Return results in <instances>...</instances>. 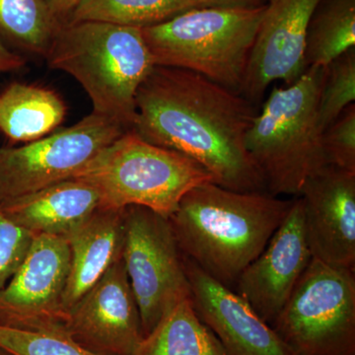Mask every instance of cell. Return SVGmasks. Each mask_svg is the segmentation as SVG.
<instances>
[{
    "instance_id": "obj_2",
    "label": "cell",
    "mask_w": 355,
    "mask_h": 355,
    "mask_svg": "<svg viewBox=\"0 0 355 355\" xmlns=\"http://www.w3.org/2000/svg\"><path fill=\"white\" fill-rule=\"evenodd\" d=\"M292 202L266 191H236L205 183L184 196L169 221L184 257L234 291L240 275L265 249Z\"/></svg>"
},
{
    "instance_id": "obj_4",
    "label": "cell",
    "mask_w": 355,
    "mask_h": 355,
    "mask_svg": "<svg viewBox=\"0 0 355 355\" xmlns=\"http://www.w3.org/2000/svg\"><path fill=\"white\" fill-rule=\"evenodd\" d=\"M324 67H310L286 87L275 86L248 130L245 146L275 197L299 196L306 180L328 165L320 123Z\"/></svg>"
},
{
    "instance_id": "obj_13",
    "label": "cell",
    "mask_w": 355,
    "mask_h": 355,
    "mask_svg": "<svg viewBox=\"0 0 355 355\" xmlns=\"http://www.w3.org/2000/svg\"><path fill=\"white\" fill-rule=\"evenodd\" d=\"M312 259L298 197L263 252L243 270L234 291L272 326Z\"/></svg>"
},
{
    "instance_id": "obj_29",
    "label": "cell",
    "mask_w": 355,
    "mask_h": 355,
    "mask_svg": "<svg viewBox=\"0 0 355 355\" xmlns=\"http://www.w3.org/2000/svg\"><path fill=\"white\" fill-rule=\"evenodd\" d=\"M46 6L60 23L67 22L70 14L81 0H44Z\"/></svg>"
},
{
    "instance_id": "obj_7",
    "label": "cell",
    "mask_w": 355,
    "mask_h": 355,
    "mask_svg": "<svg viewBox=\"0 0 355 355\" xmlns=\"http://www.w3.org/2000/svg\"><path fill=\"white\" fill-rule=\"evenodd\" d=\"M272 327L293 355H355L354 270L312 259Z\"/></svg>"
},
{
    "instance_id": "obj_30",
    "label": "cell",
    "mask_w": 355,
    "mask_h": 355,
    "mask_svg": "<svg viewBox=\"0 0 355 355\" xmlns=\"http://www.w3.org/2000/svg\"><path fill=\"white\" fill-rule=\"evenodd\" d=\"M0 355H9V354H7L6 352H3V350L0 349Z\"/></svg>"
},
{
    "instance_id": "obj_8",
    "label": "cell",
    "mask_w": 355,
    "mask_h": 355,
    "mask_svg": "<svg viewBox=\"0 0 355 355\" xmlns=\"http://www.w3.org/2000/svg\"><path fill=\"white\" fill-rule=\"evenodd\" d=\"M123 260L139 306L144 338L166 311L191 297L190 282L169 218L139 205L123 210Z\"/></svg>"
},
{
    "instance_id": "obj_19",
    "label": "cell",
    "mask_w": 355,
    "mask_h": 355,
    "mask_svg": "<svg viewBox=\"0 0 355 355\" xmlns=\"http://www.w3.org/2000/svg\"><path fill=\"white\" fill-rule=\"evenodd\" d=\"M133 355H226L218 338L193 308L191 297L169 308Z\"/></svg>"
},
{
    "instance_id": "obj_18",
    "label": "cell",
    "mask_w": 355,
    "mask_h": 355,
    "mask_svg": "<svg viewBox=\"0 0 355 355\" xmlns=\"http://www.w3.org/2000/svg\"><path fill=\"white\" fill-rule=\"evenodd\" d=\"M67 106L50 89L12 83L0 94V132L15 142H29L55 132Z\"/></svg>"
},
{
    "instance_id": "obj_31",
    "label": "cell",
    "mask_w": 355,
    "mask_h": 355,
    "mask_svg": "<svg viewBox=\"0 0 355 355\" xmlns=\"http://www.w3.org/2000/svg\"><path fill=\"white\" fill-rule=\"evenodd\" d=\"M270 0H268V2H270Z\"/></svg>"
},
{
    "instance_id": "obj_1",
    "label": "cell",
    "mask_w": 355,
    "mask_h": 355,
    "mask_svg": "<svg viewBox=\"0 0 355 355\" xmlns=\"http://www.w3.org/2000/svg\"><path fill=\"white\" fill-rule=\"evenodd\" d=\"M133 132L193 159L214 184L236 191H266L245 146L256 105L196 72L154 67L137 90ZM268 193V191H266Z\"/></svg>"
},
{
    "instance_id": "obj_3",
    "label": "cell",
    "mask_w": 355,
    "mask_h": 355,
    "mask_svg": "<svg viewBox=\"0 0 355 355\" xmlns=\"http://www.w3.org/2000/svg\"><path fill=\"white\" fill-rule=\"evenodd\" d=\"M83 86L93 113L130 130L137 90L154 65L141 29L79 21L60 25L44 57Z\"/></svg>"
},
{
    "instance_id": "obj_23",
    "label": "cell",
    "mask_w": 355,
    "mask_h": 355,
    "mask_svg": "<svg viewBox=\"0 0 355 355\" xmlns=\"http://www.w3.org/2000/svg\"><path fill=\"white\" fill-rule=\"evenodd\" d=\"M0 349L9 355H101L84 347L62 324L37 328L0 324Z\"/></svg>"
},
{
    "instance_id": "obj_16",
    "label": "cell",
    "mask_w": 355,
    "mask_h": 355,
    "mask_svg": "<svg viewBox=\"0 0 355 355\" xmlns=\"http://www.w3.org/2000/svg\"><path fill=\"white\" fill-rule=\"evenodd\" d=\"M101 207L92 184L69 179L0 205L11 221L33 235L67 238Z\"/></svg>"
},
{
    "instance_id": "obj_6",
    "label": "cell",
    "mask_w": 355,
    "mask_h": 355,
    "mask_svg": "<svg viewBox=\"0 0 355 355\" xmlns=\"http://www.w3.org/2000/svg\"><path fill=\"white\" fill-rule=\"evenodd\" d=\"M100 193L101 207L139 205L169 218L191 189L214 183L205 167L184 154L150 144L128 130L76 176Z\"/></svg>"
},
{
    "instance_id": "obj_11",
    "label": "cell",
    "mask_w": 355,
    "mask_h": 355,
    "mask_svg": "<svg viewBox=\"0 0 355 355\" xmlns=\"http://www.w3.org/2000/svg\"><path fill=\"white\" fill-rule=\"evenodd\" d=\"M64 328L96 354H135L144 333L123 257L70 308Z\"/></svg>"
},
{
    "instance_id": "obj_26",
    "label": "cell",
    "mask_w": 355,
    "mask_h": 355,
    "mask_svg": "<svg viewBox=\"0 0 355 355\" xmlns=\"http://www.w3.org/2000/svg\"><path fill=\"white\" fill-rule=\"evenodd\" d=\"M34 237L0 209V289L6 286L19 268Z\"/></svg>"
},
{
    "instance_id": "obj_12",
    "label": "cell",
    "mask_w": 355,
    "mask_h": 355,
    "mask_svg": "<svg viewBox=\"0 0 355 355\" xmlns=\"http://www.w3.org/2000/svg\"><path fill=\"white\" fill-rule=\"evenodd\" d=\"M321 0H270L243 81L240 94L254 105L263 99L275 81L289 86L307 69L305 64L308 27Z\"/></svg>"
},
{
    "instance_id": "obj_28",
    "label": "cell",
    "mask_w": 355,
    "mask_h": 355,
    "mask_svg": "<svg viewBox=\"0 0 355 355\" xmlns=\"http://www.w3.org/2000/svg\"><path fill=\"white\" fill-rule=\"evenodd\" d=\"M26 65V60L18 53L9 50L0 41V74L18 71Z\"/></svg>"
},
{
    "instance_id": "obj_25",
    "label": "cell",
    "mask_w": 355,
    "mask_h": 355,
    "mask_svg": "<svg viewBox=\"0 0 355 355\" xmlns=\"http://www.w3.org/2000/svg\"><path fill=\"white\" fill-rule=\"evenodd\" d=\"M323 147L328 165L355 173V104L324 130Z\"/></svg>"
},
{
    "instance_id": "obj_27",
    "label": "cell",
    "mask_w": 355,
    "mask_h": 355,
    "mask_svg": "<svg viewBox=\"0 0 355 355\" xmlns=\"http://www.w3.org/2000/svg\"><path fill=\"white\" fill-rule=\"evenodd\" d=\"M195 8L254 9L266 6L268 0H191Z\"/></svg>"
},
{
    "instance_id": "obj_14",
    "label": "cell",
    "mask_w": 355,
    "mask_h": 355,
    "mask_svg": "<svg viewBox=\"0 0 355 355\" xmlns=\"http://www.w3.org/2000/svg\"><path fill=\"white\" fill-rule=\"evenodd\" d=\"M297 197L312 258L354 270L355 173L324 166L306 180Z\"/></svg>"
},
{
    "instance_id": "obj_15",
    "label": "cell",
    "mask_w": 355,
    "mask_h": 355,
    "mask_svg": "<svg viewBox=\"0 0 355 355\" xmlns=\"http://www.w3.org/2000/svg\"><path fill=\"white\" fill-rule=\"evenodd\" d=\"M191 299L226 355H293L286 343L233 289L222 286L184 257Z\"/></svg>"
},
{
    "instance_id": "obj_21",
    "label": "cell",
    "mask_w": 355,
    "mask_h": 355,
    "mask_svg": "<svg viewBox=\"0 0 355 355\" xmlns=\"http://www.w3.org/2000/svg\"><path fill=\"white\" fill-rule=\"evenodd\" d=\"M193 8L191 0H81L67 22L94 21L144 29Z\"/></svg>"
},
{
    "instance_id": "obj_9",
    "label": "cell",
    "mask_w": 355,
    "mask_h": 355,
    "mask_svg": "<svg viewBox=\"0 0 355 355\" xmlns=\"http://www.w3.org/2000/svg\"><path fill=\"white\" fill-rule=\"evenodd\" d=\"M128 132L91 113L71 127L19 147L0 148V205L71 179L102 149Z\"/></svg>"
},
{
    "instance_id": "obj_10",
    "label": "cell",
    "mask_w": 355,
    "mask_h": 355,
    "mask_svg": "<svg viewBox=\"0 0 355 355\" xmlns=\"http://www.w3.org/2000/svg\"><path fill=\"white\" fill-rule=\"evenodd\" d=\"M69 263L67 238L35 236L19 268L0 289V324L19 328L64 326L62 298Z\"/></svg>"
},
{
    "instance_id": "obj_24",
    "label": "cell",
    "mask_w": 355,
    "mask_h": 355,
    "mask_svg": "<svg viewBox=\"0 0 355 355\" xmlns=\"http://www.w3.org/2000/svg\"><path fill=\"white\" fill-rule=\"evenodd\" d=\"M355 101V48L324 67L319 102L320 123L323 130Z\"/></svg>"
},
{
    "instance_id": "obj_20",
    "label": "cell",
    "mask_w": 355,
    "mask_h": 355,
    "mask_svg": "<svg viewBox=\"0 0 355 355\" xmlns=\"http://www.w3.org/2000/svg\"><path fill=\"white\" fill-rule=\"evenodd\" d=\"M355 48V0H321L306 36V67H326Z\"/></svg>"
},
{
    "instance_id": "obj_5",
    "label": "cell",
    "mask_w": 355,
    "mask_h": 355,
    "mask_svg": "<svg viewBox=\"0 0 355 355\" xmlns=\"http://www.w3.org/2000/svg\"><path fill=\"white\" fill-rule=\"evenodd\" d=\"M266 8H193L141 31L156 67L196 72L240 93Z\"/></svg>"
},
{
    "instance_id": "obj_17",
    "label": "cell",
    "mask_w": 355,
    "mask_h": 355,
    "mask_svg": "<svg viewBox=\"0 0 355 355\" xmlns=\"http://www.w3.org/2000/svg\"><path fill=\"white\" fill-rule=\"evenodd\" d=\"M123 210L101 207L67 236L70 263L62 298L65 314L123 257Z\"/></svg>"
},
{
    "instance_id": "obj_22",
    "label": "cell",
    "mask_w": 355,
    "mask_h": 355,
    "mask_svg": "<svg viewBox=\"0 0 355 355\" xmlns=\"http://www.w3.org/2000/svg\"><path fill=\"white\" fill-rule=\"evenodd\" d=\"M60 25L44 0H0V33L22 50L46 57Z\"/></svg>"
}]
</instances>
